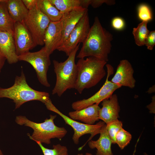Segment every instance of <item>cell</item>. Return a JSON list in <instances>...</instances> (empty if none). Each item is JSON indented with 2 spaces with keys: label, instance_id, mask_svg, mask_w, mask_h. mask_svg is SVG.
Segmentation results:
<instances>
[{
  "label": "cell",
  "instance_id": "cell-5",
  "mask_svg": "<svg viewBox=\"0 0 155 155\" xmlns=\"http://www.w3.org/2000/svg\"><path fill=\"white\" fill-rule=\"evenodd\" d=\"M80 43L63 62L54 60V71L56 74L55 85L52 91V94L59 97L68 89H74L77 77V69L75 59Z\"/></svg>",
  "mask_w": 155,
  "mask_h": 155
},
{
  "label": "cell",
  "instance_id": "cell-27",
  "mask_svg": "<svg viewBox=\"0 0 155 155\" xmlns=\"http://www.w3.org/2000/svg\"><path fill=\"white\" fill-rule=\"evenodd\" d=\"M138 17L142 21L147 22L152 19L151 10L148 6L145 4L140 5L138 9Z\"/></svg>",
  "mask_w": 155,
  "mask_h": 155
},
{
  "label": "cell",
  "instance_id": "cell-17",
  "mask_svg": "<svg viewBox=\"0 0 155 155\" xmlns=\"http://www.w3.org/2000/svg\"><path fill=\"white\" fill-rule=\"evenodd\" d=\"M100 108L98 104H95L80 110L70 112L68 115L74 120H79L87 125H94L99 120L98 114Z\"/></svg>",
  "mask_w": 155,
  "mask_h": 155
},
{
  "label": "cell",
  "instance_id": "cell-29",
  "mask_svg": "<svg viewBox=\"0 0 155 155\" xmlns=\"http://www.w3.org/2000/svg\"><path fill=\"white\" fill-rule=\"evenodd\" d=\"M111 25L115 29L120 30L123 29L125 26V22L123 19L120 17H115L112 19Z\"/></svg>",
  "mask_w": 155,
  "mask_h": 155
},
{
  "label": "cell",
  "instance_id": "cell-14",
  "mask_svg": "<svg viewBox=\"0 0 155 155\" xmlns=\"http://www.w3.org/2000/svg\"><path fill=\"white\" fill-rule=\"evenodd\" d=\"M62 36V25L61 20L51 21L46 30L44 39V47L49 55L57 50Z\"/></svg>",
  "mask_w": 155,
  "mask_h": 155
},
{
  "label": "cell",
  "instance_id": "cell-38",
  "mask_svg": "<svg viewBox=\"0 0 155 155\" xmlns=\"http://www.w3.org/2000/svg\"><path fill=\"white\" fill-rule=\"evenodd\" d=\"M133 155H134V153L133 154ZM144 155H148V154H147L146 153H144Z\"/></svg>",
  "mask_w": 155,
  "mask_h": 155
},
{
  "label": "cell",
  "instance_id": "cell-30",
  "mask_svg": "<svg viewBox=\"0 0 155 155\" xmlns=\"http://www.w3.org/2000/svg\"><path fill=\"white\" fill-rule=\"evenodd\" d=\"M105 3L108 5H112L115 4V1L112 0H90V5L93 8H96Z\"/></svg>",
  "mask_w": 155,
  "mask_h": 155
},
{
  "label": "cell",
  "instance_id": "cell-28",
  "mask_svg": "<svg viewBox=\"0 0 155 155\" xmlns=\"http://www.w3.org/2000/svg\"><path fill=\"white\" fill-rule=\"evenodd\" d=\"M155 44V31H150L146 39L145 45L150 50L153 49Z\"/></svg>",
  "mask_w": 155,
  "mask_h": 155
},
{
  "label": "cell",
  "instance_id": "cell-21",
  "mask_svg": "<svg viewBox=\"0 0 155 155\" xmlns=\"http://www.w3.org/2000/svg\"><path fill=\"white\" fill-rule=\"evenodd\" d=\"M36 7L51 21H59L62 17L63 14L50 0H37Z\"/></svg>",
  "mask_w": 155,
  "mask_h": 155
},
{
  "label": "cell",
  "instance_id": "cell-31",
  "mask_svg": "<svg viewBox=\"0 0 155 155\" xmlns=\"http://www.w3.org/2000/svg\"><path fill=\"white\" fill-rule=\"evenodd\" d=\"M22 1L28 10H31L36 5L37 0H22Z\"/></svg>",
  "mask_w": 155,
  "mask_h": 155
},
{
  "label": "cell",
  "instance_id": "cell-2",
  "mask_svg": "<svg viewBox=\"0 0 155 155\" xmlns=\"http://www.w3.org/2000/svg\"><path fill=\"white\" fill-rule=\"evenodd\" d=\"M1 98L13 100L15 104V109L28 101L38 100L44 104L50 99L48 92L34 90L28 85L22 69L20 75L16 77L13 86L7 88L0 87Z\"/></svg>",
  "mask_w": 155,
  "mask_h": 155
},
{
  "label": "cell",
  "instance_id": "cell-9",
  "mask_svg": "<svg viewBox=\"0 0 155 155\" xmlns=\"http://www.w3.org/2000/svg\"><path fill=\"white\" fill-rule=\"evenodd\" d=\"M106 65L107 69V75L106 80L102 86L91 97L73 102L71 104L73 109L78 111L95 104L99 105L103 100L109 97L116 90L121 87L109 80V77L113 73L114 69L110 64H107Z\"/></svg>",
  "mask_w": 155,
  "mask_h": 155
},
{
  "label": "cell",
  "instance_id": "cell-8",
  "mask_svg": "<svg viewBox=\"0 0 155 155\" xmlns=\"http://www.w3.org/2000/svg\"><path fill=\"white\" fill-rule=\"evenodd\" d=\"M23 22L37 45H44L45 32L51 22L49 18L38 8L36 5L29 10Z\"/></svg>",
  "mask_w": 155,
  "mask_h": 155
},
{
  "label": "cell",
  "instance_id": "cell-22",
  "mask_svg": "<svg viewBox=\"0 0 155 155\" xmlns=\"http://www.w3.org/2000/svg\"><path fill=\"white\" fill-rule=\"evenodd\" d=\"M148 22L142 21L136 27L133 28L132 34L135 42L139 46L145 45L146 39L149 34L147 25Z\"/></svg>",
  "mask_w": 155,
  "mask_h": 155
},
{
  "label": "cell",
  "instance_id": "cell-23",
  "mask_svg": "<svg viewBox=\"0 0 155 155\" xmlns=\"http://www.w3.org/2000/svg\"><path fill=\"white\" fill-rule=\"evenodd\" d=\"M59 11L63 14L80 6V0H50Z\"/></svg>",
  "mask_w": 155,
  "mask_h": 155
},
{
  "label": "cell",
  "instance_id": "cell-25",
  "mask_svg": "<svg viewBox=\"0 0 155 155\" xmlns=\"http://www.w3.org/2000/svg\"><path fill=\"white\" fill-rule=\"evenodd\" d=\"M131 138V135L122 128L115 135L116 144L118 145L121 150H123L129 144Z\"/></svg>",
  "mask_w": 155,
  "mask_h": 155
},
{
  "label": "cell",
  "instance_id": "cell-24",
  "mask_svg": "<svg viewBox=\"0 0 155 155\" xmlns=\"http://www.w3.org/2000/svg\"><path fill=\"white\" fill-rule=\"evenodd\" d=\"M39 146L44 155H68L67 147L59 144L53 145V148L49 149L45 147L40 142L35 141Z\"/></svg>",
  "mask_w": 155,
  "mask_h": 155
},
{
  "label": "cell",
  "instance_id": "cell-18",
  "mask_svg": "<svg viewBox=\"0 0 155 155\" xmlns=\"http://www.w3.org/2000/svg\"><path fill=\"white\" fill-rule=\"evenodd\" d=\"M100 136L96 141L91 140L88 142V145L91 149H97L96 155H113L111 146L112 141L108 134L106 124L102 128Z\"/></svg>",
  "mask_w": 155,
  "mask_h": 155
},
{
  "label": "cell",
  "instance_id": "cell-7",
  "mask_svg": "<svg viewBox=\"0 0 155 155\" xmlns=\"http://www.w3.org/2000/svg\"><path fill=\"white\" fill-rule=\"evenodd\" d=\"M49 55L44 47L35 52H28L18 56L19 61L27 62L32 66L36 73L38 80L44 86L49 87L50 85L47 78V72L51 64Z\"/></svg>",
  "mask_w": 155,
  "mask_h": 155
},
{
  "label": "cell",
  "instance_id": "cell-32",
  "mask_svg": "<svg viewBox=\"0 0 155 155\" xmlns=\"http://www.w3.org/2000/svg\"><path fill=\"white\" fill-rule=\"evenodd\" d=\"M155 96L154 95L152 97V102L147 106L146 107L150 110L151 113H155Z\"/></svg>",
  "mask_w": 155,
  "mask_h": 155
},
{
  "label": "cell",
  "instance_id": "cell-11",
  "mask_svg": "<svg viewBox=\"0 0 155 155\" xmlns=\"http://www.w3.org/2000/svg\"><path fill=\"white\" fill-rule=\"evenodd\" d=\"M13 36L18 56L29 52L37 46L23 21L15 22Z\"/></svg>",
  "mask_w": 155,
  "mask_h": 155
},
{
  "label": "cell",
  "instance_id": "cell-16",
  "mask_svg": "<svg viewBox=\"0 0 155 155\" xmlns=\"http://www.w3.org/2000/svg\"><path fill=\"white\" fill-rule=\"evenodd\" d=\"M13 35L9 32H0V52L9 64L19 61Z\"/></svg>",
  "mask_w": 155,
  "mask_h": 155
},
{
  "label": "cell",
  "instance_id": "cell-1",
  "mask_svg": "<svg viewBox=\"0 0 155 155\" xmlns=\"http://www.w3.org/2000/svg\"><path fill=\"white\" fill-rule=\"evenodd\" d=\"M113 36L102 26L96 17L88 36L76 57H93L107 62L112 47Z\"/></svg>",
  "mask_w": 155,
  "mask_h": 155
},
{
  "label": "cell",
  "instance_id": "cell-36",
  "mask_svg": "<svg viewBox=\"0 0 155 155\" xmlns=\"http://www.w3.org/2000/svg\"><path fill=\"white\" fill-rule=\"evenodd\" d=\"M76 155H84L82 153H79L77 154ZM85 155H93L92 154L89 153H86L85 154Z\"/></svg>",
  "mask_w": 155,
  "mask_h": 155
},
{
  "label": "cell",
  "instance_id": "cell-35",
  "mask_svg": "<svg viewBox=\"0 0 155 155\" xmlns=\"http://www.w3.org/2000/svg\"><path fill=\"white\" fill-rule=\"evenodd\" d=\"M155 85H154L152 87H150L147 91V92L149 94H150L155 92Z\"/></svg>",
  "mask_w": 155,
  "mask_h": 155
},
{
  "label": "cell",
  "instance_id": "cell-12",
  "mask_svg": "<svg viewBox=\"0 0 155 155\" xmlns=\"http://www.w3.org/2000/svg\"><path fill=\"white\" fill-rule=\"evenodd\" d=\"M134 70L130 63L127 60H121L117 66L114 75L110 81L121 86L133 89L136 80L133 77Z\"/></svg>",
  "mask_w": 155,
  "mask_h": 155
},
{
  "label": "cell",
  "instance_id": "cell-10",
  "mask_svg": "<svg viewBox=\"0 0 155 155\" xmlns=\"http://www.w3.org/2000/svg\"><path fill=\"white\" fill-rule=\"evenodd\" d=\"M90 27L88 12L81 19L68 38L57 50L64 52L68 56L79 44L85 41Z\"/></svg>",
  "mask_w": 155,
  "mask_h": 155
},
{
  "label": "cell",
  "instance_id": "cell-6",
  "mask_svg": "<svg viewBox=\"0 0 155 155\" xmlns=\"http://www.w3.org/2000/svg\"><path fill=\"white\" fill-rule=\"evenodd\" d=\"M44 104L47 109L58 114L63 119L66 124L72 128L74 131L72 140L75 144H78L79 139L82 136L87 134H90L89 139L83 146L78 148L79 150H81L87 143L91 140L94 136L100 134L102 128L106 124L103 121H100L96 124L92 125H87L76 121L60 111L52 103L51 99Z\"/></svg>",
  "mask_w": 155,
  "mask_h": 155
},
{
  "label": "cell",
  "instance_id": "cell-37",
  "mask_svg": "<svg viewBox=\"0 0 155 155\" xmlns=\"http://www.w3.org/2000/svg\"><path fill=\"white\" fill-rule=\"evenodd\" d=\"M0 155H4L2 151L0 149Z\"/></svg>",
  "mask_w": 155,
  "mask_h": 155
},
{
  "label": "cell",
  "instance_id": "cell-34",
  "mask_svg": "<svg viewBox=\"0 0 155 155\" xmlns=\"http://www.w3.org/2000/svg\"><path fill=\"white\" fill-rule=\"evenodd\" d=\"M6 60L5 58L1 54L0 52V73L4 66Z\"/></svg>",
  "mask_w": 155,
  "mask_h": 155
},
{
  "label": "cell",
  "instance_id": "cell-20",
  "mask_svg": "<svg viewBox=\"0 0 155 155\" xmlns=\"http://www.w3.org/2000/svg\"><path fill=\"white\" fill-rule=\"evenodd\" d=\"M15 22L10 16L7 9L6 0L0 2V32L13 34Z\"/></svg>",
  "mask_w": 155,
  "mask_h": 155
},
{
  "label": "cell",
  "instance_id": "cell-33",
  "mask_svg": "<svg viewBox=\"0 0 155 155\" xmlns=\"http://www.w3.org/2000/svg\"><path fill=\"white\" fill-rule=\"evenodd\" d=\"M80 6L82 7L88 9L90 5V0H80Z\"/></svg>",
  "mask_w": 155,
  "mask_h": 155
},
{
  "label": "cell",
  "instance_id": "cell-15",
  "mask_svg": "<svg viewBox=\"0 0 155 155\" xmlns=\"http://www.w3.org/2000/svg\"><path fill=\"white\" fill-rule=\"evenodd\" d=\"M102 105V107L98 111L99 119L102 120L106 124L118 119L120 109L116 94H113L103 100Z\"/></svg>",
  "mask_w": 155,
  "mask_h": 155
},
{
  "label": "cell",
  "instance_id": "cell-39",
  "mask_svg": "<svg viewBox=\"0 0 155 155\" xmlns=\"http://www.w3.org/2000/svg\"><path fill=\"white\" fill-rule=\"evenodd\" d=\"M1 1V0H0V2Z\"/></svg>",
  "mask_w": 155,
  "mask_h": 155
},
{
  "label": "cell",
  "instance_id": "cell-3",
  "mask_svg": "<svg viewBox=\"0 0 155 155\" xmlns=\"http://www.w3.org/2000/svg\"><path fill=\"white\" fill-rule=\"evenodd\" d=\"M107 62L93 57L79 59L76 64L77 77L75 89L81 94L96 85L105 76Z\"/></svg>",
  "mask_w": 155,
  "mask_h": 155
},
{
  "label": "cell",
  "instance_id": "cell-26",
  "mask_svg": "<svg viewBox=\"0 0 155 155\" xmlns=\"http://www.w3.org/2000/svg\"><path fill=\"white\" fill-rule=\"evenodd\" d=\"M123 123L118 119L110 122L106 124V128L112 144H116L115 135L118 131L122 128Z\"/></svg>",
  "mask_w": 155,
  "mask_h": 155
},
{
  "label": "cell",
  "instance_id": "cell-4",
  "mask_svg": "<svg viewBox=\"0 0 155 155\" xmlns=\"http://www.w3.org/2000/svg\"><path fill=\"white\" fill-rule=\"evenodd\" d=\"M50 117L49 119H46L41 123L32 121L22 115L17 116L15 121L18 124L24 125L33 129L31 136L29 134L28 135L31 140L49 144H51V139L57 138L61 140L67 133L64 127H58L55 124L54 120L56 115H50Z\"/></svg>",
  "mask_w": 155,
  "mask_h": 155
},
{
  "label": "cell",
  "instance_id": "cell-19",
  "mask_svg": "<svg viewBox=\"0 0 155 155\" xmlns=\"http://www.w3.org/2000/svg\"><path fill=\"white\" fill-rule=\"evenodd\" d=\"M8 11L15 22H22L27 15L29 10L22 0H6Z\"/></svg>",
  "mask_w": 155,
  "mask_h": 155
},
{
  "label": "cell",
  "instance_id": "cell-13",
  "mask_svg": "<svg viewBox=\"0 0 155 155\" xmlns=\"http://www.w3.org/2000/svg\"><path fill=\"white\" fill-rule=\"evenodd\" d=\"M88 12V9L80 6L63 15L60 20L62 25V38L58 48L66 40L79 22Z\"/></svg>",
  "mask_w": 155,
  "mask_h": 155
}]
</instances>
